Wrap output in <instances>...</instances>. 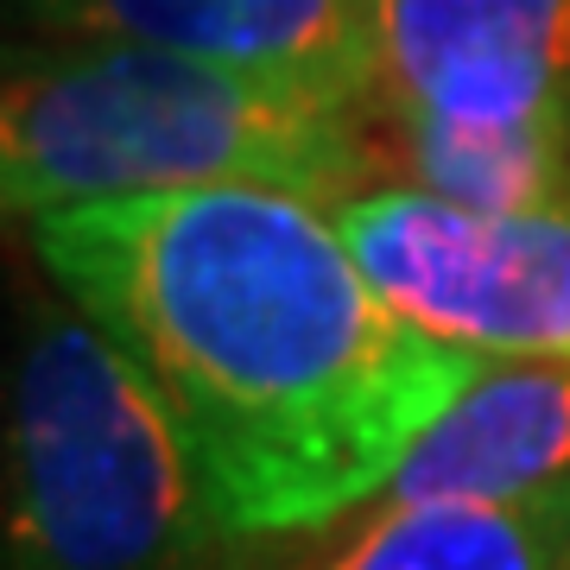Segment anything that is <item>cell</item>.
<instances>
[{
  "label": "cell",
  "mask_w": 570,
  "mask_h": 570,
  "mask_svg": "<svg viewBox=\"0 0 570 570\" xmlns=\"http://www.w3.org/2000/svg\"><path fill=\"white\" fill-rule=\"evenodd\" d=\"M223 546L159 387L45 279L7 393V570H209Z\"/></svg>",
  "instance_id": "3957f363"
},
{
  "label": "cell",
  "mask_w": 570,
  "mask_h": 570,
  "mask_svg": "<svg viewBox=\"0 0 570 570\" xmlns=\"http://www.w3.org/2000/svg\"><path fill=\"white\" fill-rule=\"evenodd\" d=\"M13 20L26 39L159 45L374 102V0H13Z\"/></svg>",
  "instance_id": "8992f818"
},
{
  "label": "cell",
  "mask_w": 570,
  "mask_h": 570,
  "mask_svg": "<svg viewBox=\"0 0 570 570\" xmlns=\"http://www.w3.org/2000/svg\"><path fill=\"white\" fill-rule=\"evenodd\" d=\"M570 475V355L489 362L412 444L374 508L520 501Z\"/></svg>",
  "instance_id": "52a82bcc"
},
{
  "label": "cell",
  "mask_w": 570,
  "mask_h": 570,
  "mask_svg": "<svg viewBox=\"0 0 570 570\" xmlns=\"http://www.w3.org/2000/svg\"><path fill=\"white\" fill-rule=\"evenodd\" d=\"M324 570H570V475L520 501L374 508Z\"/></svg>",
  "instance_id": "ba28073f"
},
{
  "label": "cell",
  "mask_w": 570,
  "mask_h": 570,
  "mask_svg": "<svg viewBox=\"0 0 570 570\" xmlns=\"http://www.w3.org/2000/svg\"><path fill=\"white\" fill-rule=\"evenodd\" d=\"M374 108L400 171L475 209L570 190V0H374Z\"/></svg>",
  "instance_id": "277c9868"
},
{
  "label": "cell",
  "mask_w": 570,
  "mask_h": 570,
  "mask_svg": "<svg viewBox=\"0 0 570 570\" xmlns=\"http://www.w3.org/2000/svg\"><path fill=\"white\" fill-rule=\"evenodd\" d=\"M355 266L412 330L482 362L570 355V190L475 209L431 184H367L336 204Z\"/></svg>",
  "instance_id": "5b68a950"
},
{
  "label": "cell",
  "mask_w": 570,
  "mask_h": 570,
  "mask_svg": "<svg viewBox=\"0 0 570 570\" xmlns=\"http://www.w3.org/2000/svg\"><path fill=\"white\" fill-rule=\"evenodd\" d=\"M374 102L242 63L121 39H26L7 51L0 197L7 216L140 190L266 184L343 204L381 184Z\"/></svg>",
  "instance_id": "7a4b0ae2"
},
{
  "label": "cell",
  "mask_w": 570,
  "mask_h": 570,
  "mask_svg": "<svg viewBox=\"0 0 570 570\" xmlns=\"http://www.w3.org/2000/svg\"><path fill=\"white\" fill-rule=\"evenodd\" d=\"M39 273L171 406L228 539L381 501L482 374L355 266L336 209L266 184L140 190L26 223Z\"/></svg>",
  "instance_id": "6da1fadb"
}]
</instances>
